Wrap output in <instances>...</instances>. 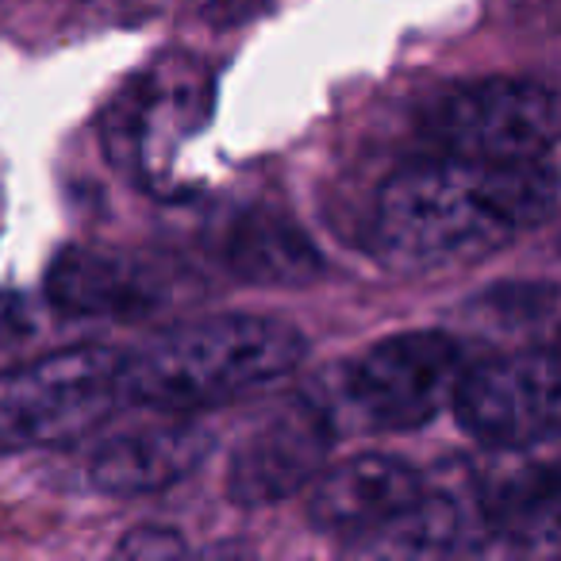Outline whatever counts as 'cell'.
Here are the masks:
<instances>
[{
  "label": "cell",
  "mask_w": 561,
  "mask_h": 561,
  "mask_svg": "<svg viewBox=\"0 0 561 561\" xmlns=\"http://www.w3.org/2000/svg\"><path fill=\"white\" fill-rule=\"evenodd\" d=\"M211 4H216V9H231V4H250V0H211Z\"/></svg>",
  "instance_id": "cell-16"
},
{
  "label": "cell",
  "mask_w": 561,
  "mask_h": 561,
  "mask_svg": "<svg viewBox=\"0 0 561 561\" xmlns=\"http://www.w3.org/2000/svg\"><path fill=\"white\" fill-rule=\"evenodd\" d=\"M308 343L270 316H211L158 335L124 362V400L158 412H204L285 381Z\"/></svg>",
  "instance_id": "cell-2"
},
{
  "label": "cell",
  "mask_w": 561,
  "mask_h": 561,
  "mask_svg": "<svg viewBox=\"0 0 561 561\" xmlns=\"http://www.w3.org/2000/svg\"><path fill=\"white\" fill-rule=\"evenodd\" d=\"M224 265L250 285L300 289L323 273V254L289 216L254 208L227 227Z\"/></svg>",
  "instance_id": "cell-12"
},
{
  "label": "cell",
  "mask_w": 561,
  "mask_h": 561,
  "mask_svg": "<svg viewBox=\"0 0 561 561\" xmlns=\"http://www.w3.org/2000/svg\"><path fill=\"white\" fill-rule=\"evenodd\" d=\"M308 496V519L328 535H354L385 515L400 512L427 492L420 469L392 454H354L339 466H323Z\"/></svg>",
  "instance_id": "cell-11"
},
{
  "label": "cell",
  "mask_w": 561,
  "mask_h": 561,
  "mask_svg": "<svg viewBox=\"0 0 561 561\" xmlns=\"http://www.w3.org/2000/svg\"><path fill=\"white\" fill-rule=\"evenodd\" d=\"M435 131L450 158L484 165L542 162L558 142V96L538 81H477L446 96Z\"/></svg>",
  "instance_id": "cell-6"
},
{
  "label": "cell",
  "mask_w": 561,
  "mask_h": 561,
  "mask_svg": "<svg viewBox=\"0 0 561 561\" xmlns=\"http://www.w3.org/2000/svg\"><path fill=\"white\" fill-rule=\"evenodd\" d=\"M208 96L211 81L201 62H158L135 85H127L104 119L112 158L127 170H154L158 158H165L201 127V119L208 116Z\"/></svg>",
  "instance_id": "cell-7"
},
{
  "label": "cell",
  "mask_w": 561,
  "mask_h": 561,
  "mask_svg": "<svg viewBox=\"0 0 561 561\" xmlns=\"http://www.w3.org/2000/svg\"><path fill=\"white\" fill-rule=\"evenodd\" d=\"M450 408L461 431L484 446L527 450L546 443L561 415L558 354L535 346L466 366L454 385Z\"/></svg>",
  "instance_id": "cell-5"
},
{
  "label": "cell",
  "mask_w": 561,
  "mask_h": 561,
  "mask_svg": "<svg viewBox=\"0 0 561 561\" xmlns=\"http://www.w3.org/2000/svg\"><path fill=\"white\" fill-rule=\"evenodd\" d=\"M558 211L550 158L484 165L466 158L420 162L389 178L374 211V250L392 270L477 262Z\"/></svg>",
  "instance_id": "cell-1"
},
{
  "label": "cell",
  "mask_w": 561,
  "mask_h": 561,
  "mask_svg": "<svg viewBox=\"0 0 561 561\" xmlns=\"http://www.w3.org/2000/svg\"><path fill=\"white\" fill-rule=\"evenodd\" d=\"M124 354L70 346L0 374V458L85 438L124 400Z\"/></svg>",
  "instance_id": "cell-3"
},
{
  "label": "cell",
  "mask_w": 561,
  "mask_h": 561,
  "mask_svg": "<svg viewBox=\"0 0 561 561\" xmlns=\"http://www.w3.org/2000/svg\"><path fill=\"white\" fill-rule=\"evenodd\" d=\"M211 454V435L196 423L165 420L108 438L89 461V484L104 496H150L173 489Z\"/></svg>",
  "instance_id": "cell-10"
},
{
  "label": "cell",
  "mask_w": 561,
  "mask_h": 561,
  "mask_svg": "<svg viewBox=\"0 0 561 561\" xmlns=\"http://www.w3.org/2000/svg\"><path fill=\"white\" fill-rule=\"evenodd\" d=\"M466 358L443 331H400L374 343L343 381V400L369 431H412L454 397Z\"/></svg>",
  "instance_id": "cell-4"
},
{
  "label": "cell",
  "mask_w": 561,
  "mask_h": 561,
  "mask_svg": "<svg viewBox=\"0 0 561 561\" xmlns=\"http://www.w3.org/2000/svg\"><path fill=\"white\" fill-rule=\"evenodd\" d=\"M461 542V512L446 496L423 492L400 512L343 538L339 561H450Z\"/></svg>",
  "instance_id": "cell-13"
},
{
  "label": "cell",
  "mask_w": 561,
  "mask_h": 561,
  "mask_svg": "<svg viewBox=\"0 0 561 561\" xmlns=\"http://www.w3.org/2000/svg\"><path fill=\"white\" fill-rule=\"evenodd\" d=\"M196 561H262V558L242 542H211L208 550L196 553Z\"/></svg>",
  "instance_id": "cell-15"
},
{
  "label": "cell",
  "mask_w": 561,
  "mask_h": 561,
  "mask_svg": "<svg viewBox=\"0 0 561 561\" xmlns=\"http://www.w3.org/2000/svg\"><path fill=\"white\" fill-rule=\"evenodd\" d=\"M331 420L323 408H289L265 420L239 443L227 466V496L239 507H270L297 496L323 473L331 450Z\"/></svg>",
  "instance_id": "cell-8"
},
{
  "label": "cell",
  "mask_w": 561,
  "mask_h": 561,
  "mask_svg": "<svg viewBox=\"0 0 561 561\" xmlns=\"http://www.w3.org/2000/svg\"><path fill=\"white\" fill-rule=\"evenodd\" d=\"M47 300L70 320H131L162 305V280L108 247H70L47 270Z\"/></svg>",
  "instance_id": "cell-9"
},
{
  "label": "cell",
  "mask_w": 561,
  "mask_h": 561,
  "mask_svg": "<svg viewBox=\"0 0 561 561\" xmlns=\"http://www.w3.org/2000/svg\"><path fill=\"white\" fill-rule=\"evenodd\" d=\"M108 561H196V553L188 550V542L173 527L142 523V527H131L119 538Z\"/></svg>",
  "instance_id": "cell-14"
}]
</instances>
